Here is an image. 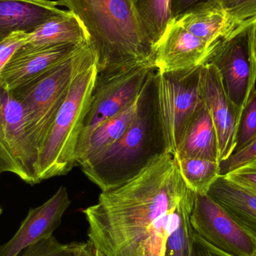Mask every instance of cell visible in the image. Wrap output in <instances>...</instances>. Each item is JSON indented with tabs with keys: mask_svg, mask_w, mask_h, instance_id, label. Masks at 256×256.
<instances>
[{
	"mask_svg": "<svg viewBox=\"0 0 256 256\" xmlns=\"http://www.w3.org/2000/svg\"><path fill=\"white\" fill-rule=\"evenodd\" d=\"M200 92L216 129L220 162L234 152L240 114L226 94L218 70L210 63L202 66Z\"/></svg>",
	"mask_w": 256,
	"mask_h": 256,
	"instance_id": "cell-11",
	"label": "cell"
},
{
	"mask_svg": "<svg viewBox=\"0 0 256 256\" xmlns=\"http://www.w3.org/2000/svg\"><path fill=\"white\" fill-rule=\"evenodd\" d=\"M82 244H63L52 236L27 246L18 256H76Z\"/></svg>",
	"mask_w": 256,
	"mask_h": 256,
	"instance_id": "cell-24",
	"label": "cell"
},
{
	"mask_svg": "<svg viewBox=\"0 0 256 256\" xmlns=\"http://www.w3.org/2000/svg\"><path fill=\"white\" fill-rule=\"evenodd\" d=\"M256 159V137L242 150L233 152L228 158L220 162V176H226Z\"/></svg>",
	"mask_w": 256,
	"mask_h": 256,
	"instance_id": "cell-27",
	"label": "cell"
},
{
	"mask_svg": "<svg viewBox=\"0 0 256 256\" xmlns=\"http://www.w3.org/2000/svg\"><path fill=\"white\" fill-rule=\"evenodd\" d=\"M225 176L256 194V159Z\"/></svg>",
	"mask_w": 256,
	"mask_h": 256,
	"instance_id": "cell-29",
	"label": "cell"
},
{
	"mask_svg": "<svg viewBox=\"0 0 256 256\" xmlns=\"http://www.w3.org/2000/svg\"><path fill=\"white\" fill-rule=\"evenodd\" d=\"M37 161L26 131L24 109L12 92L0 86V173L12 172L36 184Z\"/></svg>",
	"mask_w": 256,
	"mask_h": 256,
	"instance_id": "cell-9",
	"label": "cell"
},
{
	"mask_svg": "<svg viewBox=\"0 0 256 256\" xmlns=\"http://www.w3.org/2000/svg\"><path fill=\"white\" fill-rule=\"evenodd\" d=\"M201 67L177 72L155 70L160 120L166 153L172 156L192 115L202 102L200 92Z\"/></svg>",
	"mask_w": 256,
	"mask_h": 256,
	"instance_id": "cell-6",
	"label": "cell"
},
{
	"mask_svg": "<svg viewBox=\"0 0 256 256\" xmlns=\"http://www.w3.org/2000/svg\"><path fill=\"white\" fill-rule=\"evenodd\" d=\"M207 195L256 239V194L220 176Z\"/></svg>",
	"mask_w": 256,
	"mask_h": 256,
	"instance_id": "cell-17",
	"label": "cell"
},
{
	"mask_svg": "<svg viewBox=\"0 0 256 256\" xmlns=\"http://www.w3.org/2000/svg\"><path fill=\"white\" fill-rule=\"evenodd\" d=\"M150 66H138L110 73L98 74L90 109L84 121L76 150V162L86 149L93 132L136 100L150 74Z\"/></svg>",
	"mask_w": 256,
	"mask_h": 256,
	"instance_id": "cell-7",
	"label": "cell"
},
{
	"mask_svg": "<svg viewBox=\"0 0 256 256\" xmlns=\"http://www.w3.org/2000/svg\"><path fill=\"white\" fill-rule=\"evenodd\" d=\"M155 70L142 90L136 117L122 136L96 162L81 167L86 176L102 192L124 184L166 153L158 111Z\"/></svg>",
	"mask_w": 256,
	"mask_h": 256,
	"instance_id": "cell-3",
	"label": "cell"
},
{
	"mask_svg": "<svg viewBox=\"0 0 256 256\" xmlns=\"http://www.w3.org/2000/svg\"><path fill=\"white\" fill-rule=\"evenodd\" d=\"M256 137V88L248 99L239 118L234 152L248 146Z\"/></svg>",
	"mask_w": 256,
	"mask_h": 256,
	"instance_id": "cell-25",
	"label": "cell"
},
{
	"mask_svg": "<svg viewBox=\"0 0 256 256\" xmlns=\"http://www.w3.org/2000/svg\"><path fill=\"white\" fill-rule=\"evenodd\" d=\"M70 204L68 192L61 186L46 202L28 210L14 236L0 245V256H18L27 246L54 236Z\"/></svg>",
	"mask_w": 256,
	"mask_h": 256,
	"instance_id": "cell-13",
	"label": "cell"
},
{
	"mask_svg": "<svg viewBox=\"0 0 256 256\" xmlns=\"http://www.w3.org/2000/svg\"><path fill=\"white\" fill-rule=\"evenodd\" d=\"M52 0H0V42L14 32L31 33L51 18L64 14Z\"/></svg>",
	"mask_w": 256,
	"mask_h": 256,
	"instance_id": "cell-15",
	"label": "cell"
},
{
	"mask_svg": "<svg viewBox=\"0 0 256 256\" xmlns=\"http://www.w3.org/2000/svg\"><path fill=\"white\" fill-rule=\"evenodd\" d=\"M141 97L142 91L136 100L126 110L110 118L93 132L85 152L78 160V166L82 167L96 162L122 136L136 117Z\"/></svg>",
	"mask_w": 256,
	"mask_h": 256,
	"instance_id": "cell-19",
	"label": "cell"
},
{
	"mask_svg": "<svg viewBox=\"0 0 256 256\" xmlns=\"http://www.w3.org/2000/svg\"><path fill=\"white\" fill-rule=\"evenodd\" d=\"M190 219L194 232L218 250L231 256H255V238L207 194H195Z\"/></svg>",
	"mask_w": 256,
	"mask_h": 256,
	"instance_id": "cell-10",
	"label": "cell"
},
{
	"mask_svg": "<svg viewBox=\"0 0 256 256\" xmlns=\"http://www.w3.org/2000/svg\"><path fill=\"white\" fill-rule=\"evenodd\" d=\"M94 56L84 44L52 68L10 90L24 109L26 131L38 159L74 78Z\"/></svg>",
	"mask_w": 256,
	"mask_h": 256,
	"instance_id": "cell-4",
	"label": "cell"
},
{
	"mask_svg": "<svg viewBox=\"0 0 256 256\" xmlns=\"http://www.w3.org/2000/svg\"><path fill=\"white\" fill-rule=\"evenodd\" d=\"M88 43V36L79 20L72 12L51 18L32 32L28 33L25 44L32 46L82 44Z\"/></svg>",
	"mask_w": 256,
	"mask_h": 256,
	"instance_id": "cell-20",
	"label": "cell"
},
{
	"mask_svg": "<svg viewBox=\"0 0 256 256\" xmlns=\"http://www.w3.org/2000/svg\"><path fill=\"white\" fill-rule=\"evenodd\" d=\"M174 160L185 183L195 194L206 195L220 176V162L198 158Z\"/></svg>",
	"mask_w": 256,
	"mask_h": 256,
	"instance_id": "cell-22",
	"label": "cell"
},
{
	"mask_svg": "<svg viewBox=\"0 0 256 256\" xmlns=\"http://www.w3.org/2000/svg\"><path fill=\"white\" fill-rule=\"evenodd\" d=\"M176 20L209 46H214L238 27L224 10L207 0L194 4Z\"/></svg>",
	"mask_w": 256,
	"mask_h": 256,
	"instance_id": "cell-16",
	"label": "cell"
},
{
	"mask_svg": "<svg viewBox=\"0 0 256 256\" xmlns=\"http://www.w3.org/2000/svg\"><path fill=\"white\" fill-rule=\"evenodd\" d=\"M2 210L1 208H0V215L2 214Z\"/></svg>",
	"mask_w": 256,
	"mask_h": 256,
	"instance_id": "cell-34",
	"label": "cell"
},
{
	"mask_svg": "<svg viewBox=\"0 0 256 256\" xmlns=\"http://www.w3.org/2000/svg\"><path fill=\"white\" fill-rule=\"evenodd\" d=\"M256 26L254 22L238 27L215 46L207 62L216 68L224 91L240 116L256 88Z\"/></svg>",
	"mask_w": 256,
	"mask_h": 256,
	"instance_id": "cell-8",
	"label": "cell"
},
{
	"mask_svg": "<svg viewBox=\"0 0 256 256\" xmlns=\"http://www.w3.org/2000/svg\"><path fill=\"white\" fill-rule=\"evenodd\" d=\"M76 256H104L90 240L82 243Z\"/></svg>",
	"mask_w": 256,
	"mask_h": 256,
	"instance_id": "cell-32",
	"label": "cell"
},
{
	"mask_svg": "<svg viewBox=\"0 0 256 256\" xmlns=\"http://www.w3.org/2000/svg\"><path fill=\"white\" fill-rule=\"evenodd\" d=\"M82 44H66L36 48L24 44L2 70L0 86L10 91L52 68Z\"/></svg>",
	"mask_w": 256,
	"mask_h": 256,
	"instance_id": "cell-14",
	"label": "cell"
},
{
	"mask_svg": "<svg viewBox=\"0 0 256 256\" xmlns=\"http://www.w3.org/2000/svg\"><path fill=\"white\" fill-rule=\"evenodd\" d=\"M192 256H231L218 250L195 232Z\"/></svg>",
	"mask_w": 256,
	"mask_h": 256,
	"instance_id": "cell-30",
	"label": "cell"
},
{
	"mask_svg": "<svg viewBox=\"0 0 256 256\" xmlns=\"http://www.w3.org/2000/svg\"><path fill=\"white\" fill-rule=\"evenodd\" d=\"M216 45L206 44L174 18L156 44L155 68L170 72L200 67L208 62Z\"/></svg>",
	"mask_w": 256,
	"mask_h": 256,
	"instance_id": "cell-12",
	"label": "cell"
},
{
	"mask_svg": "<svg viewBox=\"0 0 256 256\" xmlns=\"http://www.w3.org/2000/svg\"><path fill=\"white\" fill-rule=\"evenodd\" d=\"M28 33L14 32L0 42V74L15 52L26 42Z\"/></svg>",
	"mask_w": 256,
	"mask_h": 256,
	"instance_id": "cell-28",
	"label": "cell"
},
{
	"mask_svg": "<svg viewBox=\"0 0 256 256\" xmlns=\"http://www.w3.org/2000/svg\"><path fill=\"white\" fill-rule=\"evenodd\" d=\"M97 76V62L94 56L74 78L50 134L39 154L36 166L37 183L64 176L78 166L76 146Z\"/></svg>",
	"mask_w": 256,
	"mask_h": 256,
	"instance_id": "cell-5",
	"label": "cell"
},
{
	"mask_svg": "<svg viewBox=\"0 0 256 256\" xmlns=\"http://www.w3.org/2000/svg\"><path fill=\"white\" fill-rule=\"evenodd\" d=\"M174 159L198 158L220 162L219 144L212 116L204 102L192 115Z\"/></svg>",
	"mask_w": 256,
	"mask_h": 256,
	"instance_id": "cell-18",
	"label": "cell"
},
{
	"mask_svg": "<svg viewBox=\"0 0 256 256\" xmlns=\"http://www.w3.org/2000/svg\"></svg>",
	"mask_w": 256,
	"mask_h": 256,
	"instance_id": "cell-36",
	"label": "cell"
},
{
	"mask_svg": "<svg viewBox=\"0 0 256 256\" xmlns=\"http://www.w3.org/2000/svg\"><path fill=\"white\" fill-rule=\"evenodd\" d=\"M204 0H172L171 10L173 18L182 14L191 7Z\"/></svg>",
	"mask_w": 256,
	"mask_h": 256,
	"instance_id": "cell-31",
	"label": "cell"
},
{
	"mask_svg": "<svg viewBox=\"0 0 256 256\" xmlns=\"http://www.w3.org/2000/svg\"><path fill=\"white\" fill-rule=\"evenodd\" d=\"M255 44H256V31H255Z\"/></svg>",
	"mask_w": 256,
	"mask_h": 256,
	"instance_id": "cell-33",
	"label": "cell"
},
{
	"mask_svg": "<svg viewBox=\"0 0 256 256\" xmlns=\"http://www.w3.org/2000/svg\"><path fill=\"white\" fill-rule=\"evenodd\" d=\"M194 194L174 156L164 153L82 210L88 240L105 256H164L174 210Z\"/></svg>",
	"mask_w": 256,
	"mask_h": 256,
	"instance_id": "cell-1",
	"label": "cell"
},
{
	"mask_svg": "<svg viewBox=\"0 0 256 256\" xmlns=\"http://www.w3.org/2000/svg\"><path fill=\"white\" fill-rule=\"evenodd\" d=\"M72 12L88 36L98 74L150 66L156 48L136 8L134 0H58Z\"/></svg>",
	"mask_w": 256,
	"mask_h": 256,
	"instance_id": "cell-2",
	"label": "cell"
},
{
	"mask_svg": "<svg viewBox=\"0 0 256 256\" xmlns=\"http://www.w3.org/2000/svg\"><path fill=\"white\" fill-rule=\"evenodd\" d=\"M224 10L238 26L256 22V0H207Z\"/></svg>",
	"mask_w": 256,
	"mask_h": 256,
	"instance_id": "cell-26",
	"label": "cell"
},
{
	"mask_svg": "<svg viewBox=\"0 0 256 256\" xmlns=\"http://www.w3.org/2000/svg\"><path fill=\"white\" fill-rule=\"evenodd\" d=\"M195 194L184 200L176 208L170 234L165 244L164 256H192L194 232L191 225V210Z\"/></svg>",
	"mask_w": 256,
	"mask_h": 256,
	"instance_id": "cell-21",
	"label": "cell"
},
{
	"mask_svg": "<svg viewBox=\"0 0 256 256\" xmlns=\"http://www.w3.org/2000/svg\"><path fill=\"white\" fill-rule=\"evenodd\" d=\"M136 8L154 44L164 34L174 19L171 10L172 0H134Z\"/></svg>",
	"mask_w": 256,
	"mask_h": 256,
	"instance_id": "cell-23",
	"label": "cell"
},
{
	"mask_svg": "<svg viewBox=\"0 0 256 256\" xmlns=\"http://www.w3.org/2000/svg\"><path fill=\"white\" fill-rule=\"evenodd\" d=\"M255 256H256V254Z\"/></svg>",
	"mask_w": 256,
	"mask_h": 256,
	"instance_id": "cell-35",
	"label": "cell"
}]
</instances>
